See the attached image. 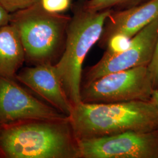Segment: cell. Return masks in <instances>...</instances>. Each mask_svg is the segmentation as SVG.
Wrapping results in <instances>:
<instances>
[{
    "label": "cell",
    "instance_id": "obj_17",
    "mask_svg": "<svg viewBox=\"0 0 158 158\" xmlns=\"http://www.w3.org/2000/svg\"><path fill=\"white\" fill-rule=\"evenodd\" d=\"M11 18L12 14L0 3V29L10 23Z\"/></svg>",
    "mask_w": 158,
    "mask_h": 158
},
{
    "label": "cell",
    "instance_id": "obj_15",
    "mask_svg": "<svg viewBox=\"0 0 158 158\" xmlns=\"http://www.w3.org/2000/svg\"><path fill=\"white\" fill-rule=\"evenodd\" d=\"M40 0H0V3L11 14L28 8Z\"/></svg>",
    "mask_w": 158,
    "mask_h": 158
},
{
    "label": "cell",
    "instance_id": "obj_1",
    "mask_svg": "<svg viewBox=\"0 0 158 158\" xmlns=\"http://www.w3.org/2000/svg\"><path fill=\"white\" fill-rule=\"evenodd\" d=\"M0 158H80L69 118L0 125Z\"/></svg>",
    "mask_w": 158,
    "mask_h": 158
},
{
    "label": "cell",
    "instance_id": "obj_10",
    "mask_svg": "<svg viewBox=\"0 0 158 158\" xmlns=\"http://www.w3.org/2000/svg\"><path fill=\"white\" fill-rule=\"evenodd\" d=\"M158 17V0H148L125 10H113L104 23L98 45L106 49L108 40L115 35L132 39Z\"/></svg>",
    "mask_w": 158,
    "mask_h": 158
},
{
    "label": "cell",
    "instance_id": "obj_6",
    "mask_svg": "<svg viewBox=\"0 0 158 158\" xmlns=\"http://www.w3.org/2000/svg\"><path fill=\"white\" fill-rule=\"evenodd\" d=\"M80 158H158V130L78 141Z\"/></svg>",
    "mask_w": 158,
    "mask_h": 158
},
{
    "label": "cell",
    "instance_id": "obj_3",
    "mask_svg": "<svg viewBox=\"0 0 158 158\" xmlns=\"http://www.w3.org/2000/svg\"><path fill=\"white\" fill-rule=\"evenodd\" d=\"M71 18L63 13L46 11L40 2L12 13L10 23L18 32L25 62L32 66L55 64L64 49Z\"/></svg>",
    "mask_w": 158,
    "mask_h": 158
},
{
    "label": "cell",
    "instance_id": "obj_9",
    "mask_svg": "<svg viewBox=\"0 0 158 158\" xmlns=\"http://www.w3.org/2000/svg\"><path fill=\"white\" fill-rule=\"evenodd\" d=\"M16 79L59 112L68 117L71 113L73 105L64 90L55 64L23 68L18 72Z\"/></svg>",
    "mask_w": 158,
    "mask_h": 158
},
{
    "label": "cell",
    "instance_id": "obj_12",
    "mask_svg": "<svg viewBox=\"0 0 158 158\" xmlns=\"http://www.w3.org/2000/svg\"><path fill=\"white\" fill-rule=\"evenodd\" d=\"M148 0H81L84 10L90 12L122 10L140 5Z\"/></svg>",
    "mask_w": 158,
    "mask_h": 158
},
{
    "label": "cell",
    "instance_id": "obj_13",
    "mask_svg": "<svg viewBox=\"0 0 158 158\" xmlns=\"http://www.w3.org/2000/svg\"><path fill=\"white\" fill-rule=\"evenodd\" d=\"M42 7L46 11L62 14L72 6V0H40Z\"/></svg>",
    "mask_w": 158,
    "mask_h": 158
},
{
    "label": "cell",
    "instance_id": "obj_4",
    "mask_svg": "<svg viewBox=\"0 0 158 158\" xmlns=\"http://www.w3.org/2000/svg\"><path fill=\"white\" fill-rule=\"evenodd\" d=\"M113 10L87 11L81 0L73 6L62 55L55 64L65 93L73 106L81 102L82 68L91 48L100 39L105 21Z\"/></svg>",
    "mask_w": 158,
    "mask_h": 158
},
{
    "label": "cell",
    "instance_id": "obj_16",
    "mask_svg": "<svg viewBox=\"0 0 158 158\" xmlns=\"http://www.w3.org/2000/svg\"><path fill=\"white\" fill-rule=\"evenodd\" d=\"M154 90L158 89V38L152 59L148 66Z\"/></svg>",
    "mask_w": 158,
    "mask_h": 158
},
{
    "label": "cell",
    "instance_id": "obj_7",
    "mask_svg": "<svg viewBox=\"0 0 158 158\" xmlns=\"http://www.w3.org/2000/svg\"><path fill=\"white\" fill-rule=\"evenodd\" d=\"M158 38V17L135 35L124 51L117 53L105 52L98 62L87 69L84 83L114 72L148 66L152 59Z\"/></svg>",
    "mask_w": 158,
    "mask_h": 158
},
{
    "label": "cell",
    "instance_id": "obj_5",
    "mask_svg": "<svg viewBox=\"0 0 158 158\" xmlns=\"http://www.w3.org/2000/svg\"><path fill=\"white\" fill-rule=\"evenodd\" d=\"M153 90L148 66H139L83 83L80 97L85 103L150 101Z\"/></svg>",
    "mask_w": 158,
    "mask_h": 158
},
{
    "label": "cell",
    "instance_id": "obj_18",
    "mask_svg": "<svg viewBox=\"0 0 158 158\" xmlns=\"http://www.w3.org/2000/svg\"><path fill=\"white\" fill-rule=\"evenodd\" d=\"M150 101L152 102L158 111V89L154 90Z\"/></svg>",
    "mask_w": 158,
    "mask_h": 158
},
{
    "label": "cell",
    "instance_id": "obj_2",
    "mask_svg": "<svg viewBox=\"0 0 158 158\" xmlns=\"http://www.w3.org/2000/svg\"><path fill=\"white\" fill-rule=\"evenodd\" d=\"M77 141L129 131L158 130V111L151 101L85 103L73 106L68 116Z\"/></svg>",
    "mask_w": 158,
    "mask_h": 158
},
{
    "label": "cell",
    "instance_id": "obj_8",
    "mask_svg": "<svg viewBox=\"0 0 158 158\" xmlns=\"http://www.w3.org/2000/svg\"><path fill=\"white\" fill-rule=\"evenodd\" d=\"M68 116L31 94L17 80L0 76V125L28 119H62Z\"/></svg>",
    "mask_w": 158,
    "mask_h": 158
},
{
    "label": "cell",
    "instance_id": "obj_14",
    "mask_svg": "<svg viewBox=\"0 0 158 158\" xmlns=\"http://www.w3.org/2000/svg\"><path fill=\"white\" fill-rule=\"evenodd\" d=\"M131 39L123 35H115L108 40L106 52L109 53H117L127 49Z\"/></svg>",
    "mask_w": 158,
    "mask_h": 158
},
{
    "label": "cell",
    "instance_id": "obj_11",
    "mask_svg": "<svg viewBox=\"0 0 158 158\" xmlns=\"http://www.w3.org/2000/svg\"><path fill=\"white\" fill-rule=\"evenodd\" d=\"M25 62V51L18 32L10 23L0 29V76L17 80Z\"/></svg>",
    "mask_w": 158,
    "mask_h": 158
}]
</instances>
